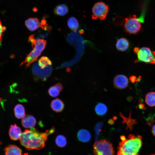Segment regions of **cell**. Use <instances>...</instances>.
<instances>
[{"instance_id": "1", "label": "cell", "mask_w": 155, "mask_h": 155, "mask_svg": "<svg viewBox=\"0 0 155 155\" xmlns=\"http://www.w3.org/2000/svg\"><path fill=\"white\" fill-rule=\"evenodd\" d=\"M55 130L54 127L44 132H40L33 127L26 129L22 133L20 139V143L27 150H40L44 146L48 136L53 133Z\"/></svg>"}, {"instance_id": "23", "label": "cell", "mask_w": 155, "mask_h": 155, "mask_svg": "<svg viewBox=\"0 0 155 155\" xmlns=\"http://www.w3.org/2000/svg\"><path fill=\"white\" fill-rule=\"evenodd\" d=\"M131 113L129 117L127 118L123 116L121 113H120V115L123 119V122L126 123L127 125V128H129L131 130L133 125L134 124H136L137 123L136 120L132 119L131 118Z\"/></svg>"}, {"instance_id": "5", "label": "cell", "mask_w": 155, "mask_h": 155, "mask_svg": "<svg viewBox=\"0 0 155 155\" xmlns=\"http://www.w3.org/2000/svg\"><path fill=\"white\" fill-rule=\"evenodd\" d=\"M95 155H114L112 144L108 141L101 140L96 142L93 146Z\"/></svg>"}, {"instance_id": "28", "label": "cell", "mask_w": 155, "mask_h": 155, "mask_svg": "<svg viewBox=\"0 0 155 155\" xmlns=\"http://www.w3.org/2000/svg\"><path fill=\"white\" fill-rule=\"evenodd\" d=\"M139 49H140L139 47H135L134 48L133 50V51L134 53L137 54L139 50Z\"/></svg>"}, {"instance_id": "12", "label": "cell", "mask_w": 155, "mask_h": 155, "mask_svg": "<svg viewBox=\"0 0 155 155\" xmlns=\"http://www.w3.org/2000/svg\"><path fill=\"white\" fill-rule=\"evenodd\" d=\"M52 109L56 112H61L63 109L64 104L62 101L59 98H56L53 100L51 104Z\"/></svg>"}, {"instance_id": "29", "label": "cell", "mask_w": 155, "mask_h": 155, "mask_svg": "<svg viewBox=\"0 0 155 155\" xmlns=\"http://www.w3.org/2000/svg\"><path fill=\"white\" fill-rule=\"evenodd\" d=\"M152 132L153 135L155 136V125L153 126L152 128Z\"/></svg>"}, {"instance_id": "18", "label": "cell", "mask_w": 155, "mask_h": 155, "mask_svg": "<svg viewBox=\"0 0 155 155\" xmlns=\"http://www.w3.org/2000/svg\"><path fill=\"white\" fill-rule=\"evenodd\" d=\"M69 28L73 31L76 32L79 27V24L77 20L74 17H70L67 22Z\"/></svg>"}, {"instance_id": "33", "label": "cell", "mask_w": 155, "mask_h": 155, "mask_svg": "<svg viewBox=\"0 0 155 155\" xmlns=\"http://www.w3.org/2000/svg\"><path fill=\"white\" fill-rule=\"evenodd\" d=\"M22 155H28V154L27 153H26Z\"/></svg>"}, {"instance_id": "11", "label": "cell", "mask_w": 155, "mask_h": 155, "mask_svg": "<svg viewBox=\"0 0 155 155\" xmlns=\"http://www.w3.org/2000/svg\"><path fill=\"white\" fill-rule=\"evenodd\" d=\"M36 123L35 118L31 115H26L22 118V124L26 128H29L35 126Z\"/></svg>"}, {"instance_id": "9", "label": "cell", "mask_w": 155, "mask_h": 155, "mask_svg": "<svg viewBox=\"0 0 155 155\" xmlns=\"http://www.w3.org/2000/svg\"><path fill=\"white\" fill-rule=\"evenodd\" d=\"M25 23L26 27L31 31L36 30L40 26V23L36 18H29L26 20Z\"/></svg>"}, {"instance_id": "24", "label": "cell", "mask_w": 155, "mask_h": 155, "mask_svg": "<svg viewBox=\"0 0 155 155\" xmlns=\"http://www.w3.org/2000/svg\"><path fill=\"white\" fill-rule=\"evenodd\" d=\"M60 92L55 86L51 87L48 90L49 95L53 97L57 96L59 95Z\"/></svg>"}, {"instance_id": "16", "label": "cell", "mask_w": 155, "mask_h": 155, "mask_svg": "<svg viewBox=\"0 0 155 155\" xmlns=\"http://www.w3.org/2000/svg\"><path fill=\"white\" fill-rule=\"evenodd\" d=\"M69 8L65 4H61L57 5L54 9V14L57 16H63L69 12Z\"/></svg>"}, {"instance_id": "19", "label": "cell", "mask_w": 155, "mask_h": 155, "mask_svg": "<svg viewBox=\"0 0 155 155\" xmlns=\"http://www.w3.org/2000/svg\"><path fill=\"white\" fill-rule=\"evenodd\" d=\"M145 101L148 106H155V92H152L148 93L146 96Z\"/></svg>"}, {"instance_id": "10", "label": "cell", "mask_w": 155, "mask_h": 155, "mask_svg": "<svg viewBox=\"0 0 155 155\" xmlns=\"http://www.w3.org/2000/svg\"><path fill=\"white\" fill-rule=\"evenodd\" d=\"M22 133L20 128L16 124L11 125L9 131V135L10 138L13 140L20 139Z\"/></svg>"}, {"instance_id": "8", "label": "cell", "mask_w": 155, "mask_h": 155, "mask_svg": "<svg viewBox=\"0 0 155 155\" xmlns=\"http://www.w3.org/2000/svg\"><path fill=\"white\" fill-rule=\"evenodd\" d=\"M113 84L116 88L119 89H123L127 87L128 80L127 77L123 75H118L114 79Z\"/></svg>"}, {"instance_id": "17", "label": "cell", "mask_w": 155, "mask_h": 155, "mask_svg": "<svg viewBox=\"0 0 155 155\" xmlns=\"http://www.w3.org/2000/svg\"><path fill=\"white\" fill-rule=\"evenodd\" d=\"M14 110L16 117L18 119L22 118L26 115L24 107L21 104L16 105Z\"/></svg>"}, {"instance_id": "34", "label": "cell", "mask_w": 155, "mask_h": 155, "mask_svg": "<svg viewBox=\"0 0 155 155\" xmlns=\"http://www.w3.org/2000/svg\"><path fill=\"white\" fill-rule=\"evenodd\" d=\"M150 155H155V154H152Z\"/></svg>"}, {"instance_id": "13", "label": "cell", "mask_w": 155, "mask_h": 155, "mask_svg": "<svg viewBox=\"0 0 155 155\" xmlns=\"http://www.w3.org/2000/svg\"><path fill=\"white\" fill-rule=\"evenodd\" d=\"M5 155H22V151L18 146L13 145H10L5 150Z\"/></svg>"}, {"instance_id": "4", "label": "cell", "mask_w": 155, "mask_h": 155, "mask_svg": "<svg viewBox=\"0 0 155 155\" xmlns=\"http://www.w3.org/2000/svg\"><path fill=\"white\" fill-rule=\"evenodd\" d=\"M142 21L135 15H130L125 20L124 27L125 31L130 34H136L141 30Z\"/></svg>"}, {"instance_id": "2", "label": "cell", "mask_w": 155, "mask_h": 155, "mask_svg": "<svg viewBox=\"0 0 155 155\" xmlns=\"http://www.w3.org/2000/svg\"><path fill=\"white\" fill-rule=\"evenodd\" d=\"M142 145L141 136L130 134L127 138H126L120 142L117 153L123 155H139Z\"/></svg>"}, {"instance_id": "14", "label": "cell", "mask_w": 155, "mask_h": 155, "mask_svg": "<svg viewBox=\"0 0 155 155\" xmlns=\"http://www.w3.org/2000/svg\"><path fill=\"white\" fill-rule=\"evenodd\" d=\"M77 137L80 141L86 142L90 140L91 138V135L88 131L82 129H80L78 132Z\"/></svg>"}, {"instance_id": "31", "label": "cell", "mask_w": 155, "mask_h": 155, "mask_svg": "<svg viewBox=\"0 0 155 155\" xmlns=\"http://www.w3.org/2000/svg\"><path fill=\"white\" fill-rule=\"evenodd\" d=\"M37 9L36 7L34 8L33 9V11L34 12H36L37 11Z\"/></svg>"}, {"instance_id": "22", "label": "cell", "mask_w": 155, "mask_h": 155, "mask_svg": "<svg viewBox=\"0 0 155 155\" xmlns=\"http://www.w3.org/2000/svg\"><path fill=\"white\" fill-rule=\"evenodd\" d=\"M55 141L56 145L60 147H65L67 143L66 138L61 135H59L57 136Z\"/></svg>"}, {"instance_id": "21", "label": "cell", "mask_w": 155, "mask_h": 155, "mask_svg": "<svg viewBox=\"0 0 155 155\" xmlns=\"http://www.w3.org/2000/svg\"><path fill=\"white\" fill-rule=\"evenodd\" d=\"M52 62L47 57L43 56L38 60V64L42 69H43L48 65H51Z\"/></svg>"}, {"instance_id": "30", "label": "cell", "mask_w": 155, "mask_h": 155, "mask_svg": "<svg viewBox=\"0 0 155 155\" xmlns=\"http://www.w3.org/2000/svg\"><path fill=\"white\" fill-rule=\"evenodd\" d=\"M108 123L109 124H113L114 123V121L112 119H110L108 121Z\"/></svg>"}, {"instance_id": "15", "label": "cell", "mask_w": 155, "mask_h": 155, "mask_svg": "<svg viewBox=\"0 0 155 155\" xmlns=\"http://www.w3.org/2000/svg\"><path fill=\"white\" fill-rule=\"evenodd\" d=\"M116 46L117 49L119 51L123 52L128 49L129 46V43L126 39L121 38L117 40Z\"/></svg>"}, {"instance_id": "7", "label": "cell", "mask_w": 155, "mask_h": 155, "mask_svg": "<svg viewBox=\"0 0 155 155\" xmlns=\"http://www.w3.org/2000/svg\"><path fill=\"white\" fill-rule=\"evenodd\" d=\"M137 55V61L155 64V51H152L150 48L146 47H142Z\"/></svg>"}, {"instance_id": "32", "label": "cell", "mask_w": 155, "mask_h": 155, "mask_svg": "<svg viewBox=\"0 0 155 155\" xmlns=\"http://www.w3.org/2000/svg\"><path fill=\"white\" fill-rule=\"evenodd\" d=\"M117 155H123L120 153H117Z\"/></svg>"}, {"instance_id": "26", "label": "cell", "mask_w": 155, "mask_h": 155, "mask_svg": "<svg viewBox=\"0 0 155 155\" xmlns=\"http://www.w3.org/2000/svg\"><path fill=\"white\" fill-rule=\"evenodd\" d=\"M54 86L60 92L63 89V87L60 83H57Z\"/></svg>"}, {"instance_id": "20", "label": "cell", "mask_w": 155, "mask_h": 155, "mask_svg": "<svg viewBox=\"0 0 155 155\" xmlns=\"http://www.w3.org/2000/svg\"><path fill=\"white\" fill-rule=\"evenodd\" d=\"M107 110L106 106L101 103L97 104L95 107V111L96 113L100 116L105 114L107 111Z\"/></svg>"}, {"instance_id": "3", "label": "cell", "mask_w": 155, "mask_h": 155, "mask_svg": "<svg viewBox=\"0 0 155 155\" xmlns=\"http://www.w3.org/2000/svg\"><path fill=\"white\" fill-rule=\"evenodd\" d=\"M46 43V40L40 39H36L35 43L32 45L33 50L27 56L20 66L25 64L27 68L33 62L37 61L38 57L44 49Z\"/></svg>"}, {"instance_id": "6", "label": "cell", "mask_w": 155, "mask_h": 155, "mask_svg": "<svg viewBox=\"0 0 155 155\" xmlns=\"http://www.w3.org/2000/svg\"><path fill=\"white\" fill-rule=\"evenodd\" d=\"M109 9V6L102 1L96 3L92 9V18L104 20L107 16Z\"/></svg>"}, {"instance_id": "25", "label": "cell", "mask_w": 155, "mask_h": 155, "mask_svg": "<svg viewBox=\"0 0 155 155\" xmlns=\"http://www.w3.org/2000/svg\"><path fill=\"white\" fill-rule=\"evenodd\" d=\"M6 28L3 26L1 20H0V42L1 41L3 33L5 31Z\"/></svg>"}, {"instance_id": "27", "label": "cell", "mask_w": 155, "mask_h": 155, "mask_svg": "<svg viewBox=\"0 0 155 155\" xmlns=\"http://www.w3.org/2000/svg\"><path fill=\"white\" fill-rule=\"evenodd\" d=\"M136 77L134 76H131L130 78V80L132 82L134 83L136 80Z\"/></svg>"}]
</instances>
